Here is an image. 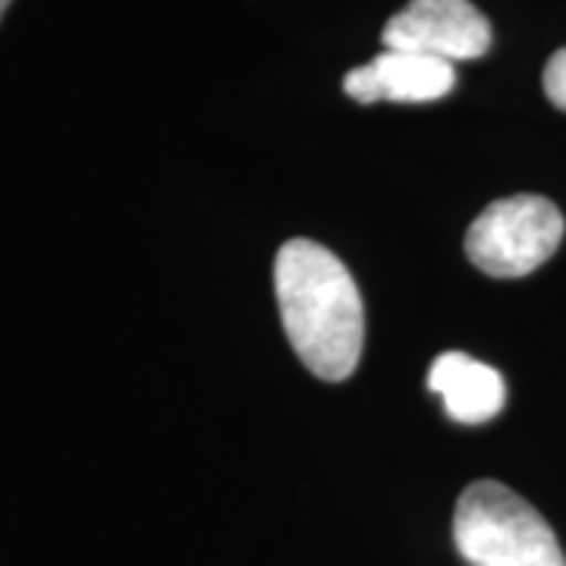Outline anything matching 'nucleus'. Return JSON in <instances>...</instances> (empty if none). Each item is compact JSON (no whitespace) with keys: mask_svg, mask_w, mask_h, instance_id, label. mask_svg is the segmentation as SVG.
Instances as JSON below:
<instances>
[{"mask_svg":"<svg viewBox=\"0 0 566 566\" xmlns=\"http://www.w3.org/2000/svg\"><path fill=\"white\" fill-rule=\"evenodd\" d=\"M453 542L469 566H566L554 528L501 482H472L457 501Z\"/></svg>","mask_w":566,"mask_h":566,"instance_id":"f03ea898","label":"nucleus"},{"mask_svg":"<svg viewBox=\"0 0 566 566\" xmlns=\"http://www.w3.org/2000/svg\"><path fill=\"white\" fill-rule=\"evenodd\" d=\"M457 70L453 63L409 54V51H385L359 70H349L344 92L359 104L375 102H438L453 92Z\"/></svg>","mask_w":566,"mask_h":566,"instance_id":"39448f33","label":"nucleus"},{"mask_svg":"<svg viewBox=\"0 0 566 566\" xmlns=\"http://www.w3.org/2000/svg\"><path fill=\"white\" fill-rule=\"evenodd\" d=\"M283 331L322 381H346L363 356L365 312L346 264L312 240H290L274 262Z\"/></svg>","mask_w":566,"mask_h":566,"instance_id":"f257e3e1","label":"nucleus"},{"mask_svg":"<svg viewBox=\"0 0 566 566\" xmlns=\"http://www.w3.org/2000/svg\"><path fill=\"white\" fill-rule=\"evenodd\" d=\"M564 214L542 196L491 202L465 233V255L488 277H526L557 252Z\"/></svg>","mask_w":566,"mask_h":566,"instance_id":"7ed1b4c3","label":"nucleus"},{"mask_svg":"<svg viewBox=\"0 0 566 566\" xmlns=\"http://www.w3.org/2000/svg\"><path fill=\"white\" fill-rule=\"evenodd\" d=\"M7 7H10V0H0V17L7 13Z\"/></svg>","mask_w":566,"mask_h":566,"instance_id":"6e6552de","label":"nucleus"},{"mask_svg":"<svg viewBox=\"0 0 566 566\" xmlns=\"http://www.w3.org/2000/svg\"><path fill=\"white\" fill-rule=\"evenodd\" d=\"M428 387L444 400L447 416L460 424L491 422L506 400L501 371L465 353H441L428 371Z\"/></svg>","mask_w":566,"mask_h":566,"instance_id":"423d86ee","label":"nucleus"},{"mask_svg":"<svg viewBox=\"0 0 566 566\" xmlns=\"http://www.w3.org/2000/svg\"><path fill=\"white\" fill-rule=\"evenodd\" d=\"M387 51L438 61H475L491 48V22L469 0H412L385 25Z\"/></svg>","mask_w":566,"mask_h":566,"instance_id":"20e7f679","label":"nucleus"},{"mask_svg":"<svg viewBox=\"0 0 566 566\" xmlns=\"http://www.w3.org/2000/svg\"><path fill=\"white\" fill-rule=\"evenodd\" d=\"M545 95L554 107L566 111V48H560L545 66Z\"/></svg>","mask_w":566,"mask_h":566,"instance_id":"0eeeda50","label":"nucleus"}]
</instances>
